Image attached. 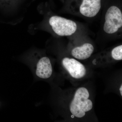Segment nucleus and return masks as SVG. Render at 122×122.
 Masks as SVG:
<instances>
[{
  "mask_svg": "<svg viewBox=\"0 0 122 122\" xmlns=\"http://www.w3.org/2000/svg\"><path fill=\"white\" fill-rule=\"evenodd\" d=\"M89 97V93L86 88L81 87L77 90L70 105V110L73 115L76 117H83L86 112L92 109L93 103L88 99Z\"/></svg>",
  "mask_w": 122,
  "mask_h": 122,
  "instance_id": "1",
  "label": "nucleus"
},
{
  "mask_svg": "<svg viewBox=\"0 0 122 122\" xmlns=\"http://www.w3.org/2000/svg\"><path fill=\"white\" fill-rule=\"evenodd\" d=\"M103 30L108 34L117 32L122 26V13L120 8L115 5L110 6L105 16Z\"/></svg>",
  "mask_w": 122,
  "mask_h": 122,
  "instance_id": "2",
  "label": "nucleus"
},
{
  "mask_svg": "<svg viewBox=\"0 0 122 122\" xmlns=\"http://www.w3.org/2000/svg\"><path fill=\"white\" fill-rule=\"evenodd\" d=\"M49 23L54 32L61 36L73 35L77 28V24L73 21L56 15L50 18Z\"/></svg>",
  "mask_w": 122,
  "mask_h": 122,
  "instance_id": "3",
  "label": "nucleus"
},
{
  "mask_svg": "<svg viewBox=\"0 0 122 122\" xmlns=\"http://www.w3.org/2000/svg\"><path fill=\"white\" fill-rule=\"evenodd\" d=\"M64 68L74 78L79 79L86 75V70L83 64L74 58L65 57L62 61Z\"/></svg>",
  "mask_w": 122,
  "mask_h": 122,
  "instance_id": "4",
  "label": "nucleus"
},
{
  "mask_svg": "<svg viewBox=\"0 0 122 122\" xmlns=\"http://www.w3.org/2000/svg\"><path fill=\"white\" fill-rule=\"evenodd\" d=\"M52 65L49 58L44 57L39 60L37 65V76L41 78H48L52 75Z\"/></svg>",
  "mask_w": 122,
  "mask_h": 122,
  "instance_id": "5",
  "label": "nucleus"
},
{
  "mask_svg": "<svg viewBox=\"0 0 122 122\" xmlns=\"http://www.w3.org/2000/svg\"><path fill=\"white\" fill-rule=\"evenodd\" d=\"M94 50V46L91 44L85 43L81 46L74 48L71 54L75 58L80 60H85L91 56Z\"/></svg>",
  "mask_w": 122,
  "mask_h": 122,
  "instance_id": "6",
  "label": "nucleus"
},
{
  "mask_svg": "<svg viewBox=\"0 0 122 122\" xmlns=\"http://www.w3.org/2000/svg\"><path fill=\"white\" fill-rule=\"evenodd\" d=\"M25 0H0V7L6 8L20 4Z\"/></svg>",
  "mask_w": 122,
  "mask_h": 122,
  "instance_id": "7",
  "label": "nucleus"
},
{
  "mask_svg": "<svg viewBox=\"0 0 122 122\" xmlns=\"http://www.w3.org/2000/svg\"><path fill=\"white\" fill-rule=\"evenodd\" d=\"M112 56L115 60L120 61L122 59V45L116 46L112 50Z\"/></svg>",
  "mask_w": 122,
  "mask_h": 122,
  "instance_id": "8",
  "label": "nucleus"
},
{
  "mask_svg": "<svg viewBox=\"0 0 122 122\" xmlns=\"http://www.w3.org/2000/svg\"><path fill=\"white\" fill-rule=\"evenodd\" d=\"M120 94H121V95L122 96V86L121 85V86L120 88Z\"/></svg>",
  "mask_w": 122,
  "mask_h": 122,
  "instance_id": "9",
  "label": "nucleus"
}]
</instances>
